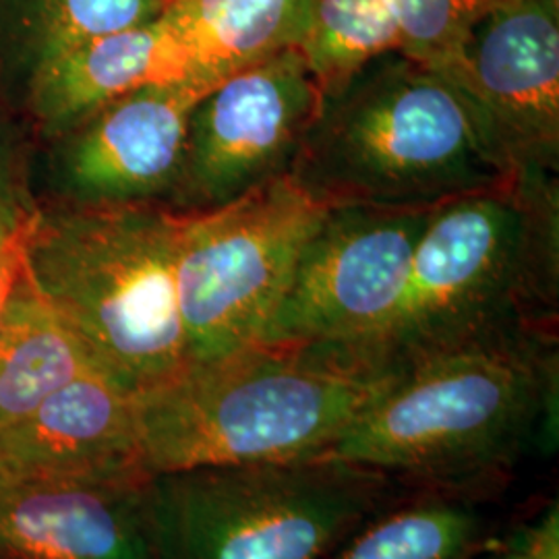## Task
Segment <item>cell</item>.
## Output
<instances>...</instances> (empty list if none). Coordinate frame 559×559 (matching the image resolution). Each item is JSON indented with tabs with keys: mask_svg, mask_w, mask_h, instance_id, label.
<instances>
[{
	"mask_svg": "<svg viewBox=\"0 0 559 559\" xmlns=\"http://www.w3.org/2000/svg\"><path fill=\"white\" fill-rule=\"evenodd\" d=\"M516 175H559V0H500L440 64Z\"/></svg>",
	"mask_w": 559,
	"mask_h": 559,
	"instance_id": "30bf717a",
	"label": "cell"
},
{
	"mask_svg": "<svg viewBox=\"0 0 559 559\" xmlns=\"http://www.w3.org/2000/svg\"><path fill=\"white\" fill-rule=\"evenodd\" d=\"M381 380L302 348L253 344L135 396L147 477L325 456Z\"/></svg>",
	"mask_w": 559,
	"mask_h": 559,
	"instance_id": "5b68a950",
	"label": "cell"
},
{
	"mask_svg": "<svg viewBox=\"0 0 559 559\" xmlns=\"http://www.w3.org/2000/svg\"><path fill=\"white\" fill-rule=\"evenodd\" d=\"M436 207L334 205L300 249L260 344L340 365L392 320Z\"/></svg>",
	"mask_w": 559,
	"mask_h": 559,
	"instance_id": "ba28073f",
	"label": "cell"
},
{
	"mask_svg": "<svg viewBox=\"0 0 559 559\" xmlns=\"http://www.w3.org/2000/svg\"><path fill=\"white\" fill-rule=\"evenodd\" d=\"M0 473L25 479L141 480L135 396L87 371L0 436Z\"/></svg>",
	"mask_w": 559,
	"mask_h": 559,
	"instance_id": "7c38bea8",
	"label": "cell"
},
{
	"mask_svg": "<svg viewBox=\"0 0 559 559\" xmlns=\"http://www.w3.org/2000/svg\"><path fill=\"white\" fill-rule=\"evenodd\" d=\"M399 491V480L318 456L152 475L143 512L156 559H325Z\"/></svg>",
	"mask_w": 559,
	"mask_h": 559,
	"instance_id": "8992f818",
	"label": "cell"
},
{
	"mask_svg": "<svg viewBox=\"0 0 559 559\" xmlns=\"http://www.w3.org/2000/svg\"><path fill=\"white\" fill-rule=\"evenodd\" d=\"M156 17L38 62L32 69V90L44 124L64 133L138 87L191 81L177 44Z\"/></svg>",
	"mask_w": 559,
	"mask_h": 559,
	"instance_id": "5bb4252c",
	"label": "cell"
},
{
	"mask_svg": "<svg viewBox=\"0 0 559 559\" xmlns=\"http://www.w3.org/2000/svg\"><path fill=\"white\" fill-rule=\"evenodd\" d=\"M479 506L459 491L394 501L325 559H477L487 539Z\"/></svg>",
	"mask_w": 559,
	"mask_h": 559,
	"instance_id": "e0dca14e",
	"label": "cell"
},
{
	"mask_svg": "<svg viewBox=\"0 0 559 559\" xmlns=\"http://www.w3.org/2000/svg\"><path fill=\"white\" fill-rule=\"evenodd\" d=\"M288 175L328 207H438L520 177L459 85L399 50L323 98Z\"/></svg>",
	"mask_w": 559,
	"mask_h": 559,
	"instance_id": "3957f363",
	"label": "cell"
},
{
	"mask_svg": "<svg viewBox=\"0 0 559 559\" xmlns=\"http://www.w3.org/2000/svg\"><path fill=\"white\" fill-rule=\"evenodd\" d=\"M87 371L98 369L23 261L0 311V436Z\"/></svg>",
	"mask_w": 559,
	"mask_h": 559,
	"instance_id": "2e32d148",
	"label": "cell"
},
{
	"mask_svg": "<svg viewBox=\"0 0 559 559\" xmlns=\"http://www.w3.org/2000/svg\"><path fill=\"white\" fill-rule=\"evenodd\" d=\"M177 216L75 205L36 216L25 265L104 378L131 396L191 367L177 299Z\"/></svg>",
	"mask_w": 559,
	"mask_h": 559,
	"instance_id": "277c9868",
	"label": "cell"
},
{
	"mask_svg": "<svg viewBox=\"0 0 559 559\" xmlns=\"http://www.w3.org/2000/svg\"><path fill=\"white\" fill-rule=\"evenodd\" d=\"M323 94L300 48L218 81L191 110L177 187L164 210L200 214L288 175Z\"/></svg>",
	"mask_w": 559,
	"mask_h": 559,
	"instance_id": "9c48e42d",
	"label": "cell"
},
{
	"mask_svg": "<svg viewBox=\"0 0 559 559\" xmlns=\"http://www.w3.org/2000/svg\"><path fill=\"white\" fill-rule=\"evenodd\" d=\"M143 483L0 473V559H156Z\"/></svg>",
	"mask_w": 559,
	"mask_h": 559,
	"instance_id": "4fadbf2b",
	"label": "cell"
},
{
	"mask_svg": "<svg viewBox=\"0 0 559 559\" xmlns=\"http://www.w3.org/2000/svg\"><path fill=\"white\" fill-rule=\"evenodd\" d=\"M311 0H164V32L177 44L189 80L214 87L242 67L300 48Z\"/></svg>",
	"mask_w": 559,
	"mask_h": 559,
	"instance_id": "9a60e30c",
	"label": "cell"
},
{
	"mask_svg": "<svg viewBox=\"0 0 559 559\" xmlns=\"http://www.w3.org/2000/svg\"><path fill=\"white\" fill-rule=\"evenodd\" d=\"M558 400V336L508 330L385 376L325 456L466 491L556 443Z\"/></svg>",
	"mask_w": 559,
	"mask_h": 559,
	"instance_id": "6da1fadb",
	"label": "cell"
},
{
	"mask_svg": "<svg viewBox=\"0 0 559 559\" xmlns=\"http://www.w3.org/2000/svg\"><path fill=\"white\" fill-rule=\"evenodd\" d=\"M400 52L399 27L383 0H311L300 52L323 98L336 94L367 62Z\"/></svg>",
	"mask_w": 559,
	"mask_h": 559,
	"instance_id": "d6986e66",
	"label": "cell"
},
{
	"mask_svg": "<svg viewBox=\"0 0 559 559\" xmlns=\"http://www.w3.org/2000/svg\"><path fill=\"white\" fill-rule=\"evenodd\" d=\"M34 218L36 216L25 218L20 212L0 207V311L23 267L25 245Z\"/></svg>",
	"mask_w": 559,
	"mask_h": 559,
	"instance_id": "7402d4cb",
	"label": "cell"
},
{
	"mask_svg": "<svg viewBox=\"0 0 559 559\" xmlns=\"http://www.w3.org/2000/svg\"><path fill=\"white\" fill-rule=\"evenodd\" d=\"M558 179L531 173L438 205L392 320L338 367L380 380L508 330L558 336Z\"/></svg>",
	"mask_w": 559,
	"mask_h": 559,
	"instance_id": "7a4b0ae2",
	"label": "cell"
},
{
	"mask_svg": "<svg viewBox=\"0 0 559 559\" xmlns=\"http://www.w3.org/2000/svg\"><path fill=\"white\" fill-rule=\"evenodd\" d=\"M493 559H559V510L554 501L539 519L522 526Z\"/></svg>",
	"mask_w": 559,
	"mask_h": 559,
	"instance_id": "44dd1931",
	"label": "cell"
},
{
	"mask_svg": "<svg viewBox=\"0 0 559 559\" xmlns=\"http://www.w3.org/2000/svg\"><path fill=\"white\" fill-rule=\"evenodd\" d=\"M399 27L400 52L440 64L454 55L471 25L500 0H383Z\"/></svg>",
	"mask_w": 559,
	"mask_h": 559,
	"instance_id": "ffe728a7",
	"label": "cell"
},
{
	"mask_svg": "<svg viewBox=\"0 0 559 559\" xmlns=\"http://www.w3.org/2000/svg\"><path fill=\"white\" fill-rule=\"evenodd\" d=\"M210 90L193 81L150 83L69 129L62 179L75 203L166 207L179 180L191 110Z\"/></svg>",
	"mask_w": 559,
	"mask_h": 559,
	"instance_id": "8fae6325",
	"label": "cell"
},
{
	"mask_svg": "<svg viewBox=\"0 0 559 559\" xmlns=\"http://www.w3.org/2000/svg\"><path fill=\"white\" fill-rule=\"evenodd\" d=\"M164 0H0V41L32 69L85 41L138 27Z\"/></svg>",
	"mask_w": 559,
	"mask_h": 559,
	"instance_id": "ac0fdd59",
	"label": "cell"
},
{
	"mask_svg": "<svg viewBox=\"0 0 559 559\" xmlns=\"http://www.w3.org/2000/svg\"><path fill=\"white\" fill-rule=\"evenodd\" d=\"M328 210L284 175L218 210L175 212L177 299L191 365L260 344Z\"/></svg>",
	"mask_w": 559,
	"mask_h": 559,
	"instance_id": "52a82bcc",
	"label": "cell"
}]
</instances>
